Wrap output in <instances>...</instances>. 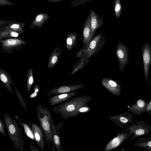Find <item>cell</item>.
<instances>
[{
    "mask_svg": "<svg viewBox=\"0 0 151 151\" xmlns=\"http://www.w3.org/2000/svg\"><path fill=\"white\" fill-rule=\"evenodd\" d=\"M91 17V35L93 37L96 30L101 27L104 24L103 19L93 10L89 12Z\"/></svg>",
    "mask_w": 151,
    "mask_h": 151,
    "instance_id": "d6986e66",
    "label": "cell"
},
{
    "mask_svg": "<svg viewBox=\"0 0 151 151\" xmlns=\"http://www.w3.org/2000/svg\"><path fill=\"white\" fill-rule=\"evenodd\" d=\"M124 131L133 134L129 139L132 140L136 138L141 136L147 135L151 131V127L147 122L143 120H139L130 124Z\"/></svg>",
    "mask_w": 151,
    "mask_h": 151,
    "instance_id": "277c9868",
    "label": "cell"
},
{
    "mask_svg": "<svg viewBox=\"0 0 151 151\" xmlns=\"http://www.w3.org/2000/svg\"><path fill=\"white\" fill-rule=\"evenodd\" d=\"M13 85L14 87V88H15L17 95L18 96V97L24 109V110L27 111V109H26V103L24 101V100L23 99V98L22 97V96L20 93L19 91V90L17 89L16 86L13 83Z\"/></svg>",
    "mask_w": 151,
    "mask_h": 151,
    "instance_id": "f546056e",
    "label": "cell"
},
{
    "mask_svg": "<svg viewBox=\"0 0 151 151\" xmlns=\"http://www.w3.org/2000/svg\"><path fill=\"white\" fill-rule=\"evenodd\" d=\"M20 124L23 126L24 132L26 135L35 141V139L32 129L26 124L19 121Z\"/></svg>",
    "mask_w": 151,
    "mask_h": 151,
    "instance_id": "83f0119b",
    "label": "cell"
},
{
    "mask_svg": "<svg viewBox=\"0 0 151 151\" xmlns=\"http://www.w3.org/2000/svg\"><path fill=\"white\" fill-rule=\"evenodd\" d=\"M110 120L122 128L128 127L134 123V119L131 112H125L109 117Z\"/></svg>",
    "mask_w": 151,
    "mask_h": 151,
    "instance_id": "ba28073f",
    "label": "cell"
},
{
    "mask_svg": "<svg viewBox=\"0 0 151 151\" xmlns=\"http://www.w3.org/2000/svg\"><path fill=\"white\" fill-rule=\"evenodd\" d=\"M113 10L116 17L119 18L122 14L120 0H114L113 1Z\"/></svg>",
    "mask_w": 151,
    "mask_h": 151,
    "instance_id": "4316f807",
    "label": "cell"
},
{
    "mask_svg": "<svg viewBox=\"0 0 151 151\" xmlns=\"http://www.w3.org/2000/svg\"><path fill=\"white\" fill-rule=\"evenodd\" d=\"M132 135L129 132L124 131L120 132L106 145L104 150L110 151L118 147L123 143L128 141Z\"/></svg>",
    "mask_w": 151,
    "mask_h": 151,
    "instance_id": "30bf717a",
    "label": "cell"
},
{
    "mask_svg": "<svg viewBox=\"0 0 151 151\" xmlns=\"http://www.w3.org/2000/svg\"><path fill=\"white\" fill-rule=\"evenodd\" d=\"M116 56L119 63L120 72L123 73L126 66L129 63L128 50L126 46L122 42H118L115 51Z\"/></svg>",
    "mask_w": 151,
    "mask_h": 151,
    "instance_id": "52a82bcc",
    "label": "cell"
},
{
    "mask_svg": "<svg viewBox=\"0 0 151 151\" xmlns=\"http://www.w3.org/2000/svg\"><path fill=\"white\" fill-rule=\"evenodd\" d=\"M0 44L3 51L10 54L15 51H19L26 43L19 38L13 37L0 40Z\"/></svg>",
    "mask_w": 151,
    "mask_h": 151,
    "instance_id": "8992f818",
    "label": "cell"
},
{
    "mask_svg": "<svg viewBox=\"0 0 151 151\" xmlns=\"http://www.w3.org/2000/svg\"><path fill=\"white\" fill-rule=\"evenodd\" d=\"M134 145L151 151V138L144 137L139 138L134 143Z\"/></svg>",
    "mask_w": 151,
    "mask_h": 151,
    "instance_id": "cb8c5ba5",
    "label": "cell"
},
{
    "mask_svg": "<svg viewBox=\"0 0 151 151\" xmlns=\"http://www.w3.org/2000/svg\"><path fill=\"white\" fill-rule=\"evenodd\" d=\"M148 102L146 99H139L135 103L130 106L128 109L130 112L136 115L139 116L145 112Z\"/></svg>",
    "mask_w": 151,
    "mask_h": 151,
    "instance_id": "e0dca14e",
    "label": "cell"
},
{
    "mask_svg": "<svg viewBox=\"0 0 151 151\" xmlns=\"http://www.w3.org/2000/svg\"><path fill=\"white\" fill-rule=\"evenodd\" d=\"M143 59L144 76L147 82H149L150 74L149 68L151 64V45L147 42H145L141 49Z\"/></svg>",
    "mask_w": 151,
    "mask_h": 151,
    "instance_id": "9c48e42d",
    "label": "cell"
},
{
    "mask_svg": "<svg viewBox=\"0 0 151 151\" xmlns=\"http://www.w3.org/2000/svg\"><path fill=\"white\" fill-rule=\"evenodd\" d=\"M64 124L62 122L56 125L54 123L52 126V136L55 148L58 151L62 150L60 138V130Z\"/></svg>",
    "mask_w": 151,
    "mask_h": 151,
    "instance_id": "9a60e30c",
    "label": "cell"
},
{
    "mask_svg": "<svg viewBox=\"0 0 151 151\" xmlns=\"http://www.w3.org/2000/svg\"><path fill=\"white\" fill-rule=\"evenodd\" d=\"M15 116V118H16V119H17L18 121H19V117L17 115H16Z\"/></svg>",
    "mask_w": 151,
    "mask_h": 151,
    "instance_id": "ab89813d",
    "label": "cell"
},
{
    "mask_svg": "<svg viewBox=\"0 0 151 151\" xmlns=\"http://www.w3.org/2000/svg\"><path fill=\"white\" fill-rule=\"evenodd\" d=\"M91 99V96H86L75 97L54 107L52 111L63 119H68L78 115V109L82 106L87 105Z\"/></svg>",
    "mask_w": 151,
    "mask_h": 151,
    "instance_id": "6da1fadb",
    "label": "cell"
},
{
    "mask_svg": "<svg viewBox=\"0 0 151 151\" xmlns=\"http://www.w3.org/2000/svg\"><path fill=\"white\" fill-rule=\"evenodd\" d=\"M13 5L16 6V5L8 0H0V5Z\"/></svg>",
    "mask_w": 151,
    "mask_h": 151,
    "instance_id": "836d02e7",
    "label": "cell"
},
{
    "mask_svg": "<svg viewBox=\"0 0 151 151\" xmlns=\"http://www.w3.org/2000/svg\"><path fill=\"white\" fill-rule=\"evenodd\" d=\"M37 114L40 127L44 133L49 150L55 151V147L52 132V126L54 122L51 113L47 108L38 104L37 106Z\"/></svg>",
    "mask_w": 151,
    "mask_h": 151,
    "instance_id": "7a4b0ae2",
    "label": "cell"
},
{
    "mask_svg": "<svg viewBox=\"0 0 151 151\" xmlns=\"http://www.w3.org/2000/svg\"><path fill=\"white\" fill-rule=\"evenodd\" d=\"M91 108L87 105L82 106L79 108L78 112L79 114L81 113H87L90 111Z\"/></svg>",
    "mask_w": 151,
    "mask_h": 151,
    "instance_id": "1f68e13d",
    "label": "cell"
},
{
    "mask_svg": "<svg viewBox=\"0 0 151 151\" xmlns=\"http://www.w3.org/2000/svg\"><path fill=\"white\" fill-rule=\"evenodd\" d=\"M103 86L113 95L116 96L120 95L121 93L120 85L111 78H104L101 81Z\"/></svg>",
    "mask_w": 151,
    "mask_h": 151,
    "instance_id": "4fadbf2b",
    "label": "cell"
},
{
    "mask_svg": "<svg viewBox=\"0 0 151 151\" xmlns=\"http://www.w3.org/2000/svg\"><path fill=\"white\" fill-rule=\"evenodd\" d=\"M31 126L35 141L41 150L42 151H44L45 147V139L43 131L40 127L34 123L31 124Z\"/></svg>",
    "mask_w": 151,
    "mask_h": 151,
    "instance_id": "5bb4252c",
    "label": "cell"
},
{
    "mask_svg": "<svg viewBox=\"0 0 151 151\" xmlns=\"http://www.w3.org/2000/svg\"><path fill=\"white\" fill-rule=\"evenodd\" d=\"M6 128V127L3 122L1 120L0 115V132L3 135L6 137V135L4 131Z\"/></svg>",
    "mask_w": 151,
    "mask_h": 151,
    "instance_id": "d6a6232c",
    "label": "cell"
},
{
    "mask_svg": "<svg viewBox=\"0 0 151 151\" xmlns=\"http://www.w3.org/2000/svg\"><path fill=\"white\" fill-rule=\"evenodd\" d=\"M29 147L32 151H39V150L38 148L33 145L30 144H29Z\"/></svg>",
    "mask_w": 151,
    "mask_h": 151,
    "instance_id": "74e56055",
    "label": "cell"
},
{
    "mask_svg": "<svg viewBox=\"0 0 151 151\" xmlns=\"http://www.w3.org/2000/svg\"><path fill=\"white\" fill-rule=\"evenodd\" d=\"M84 86L83 84L62 85L50 89L47 92V95L48 97H50L52 95L71 92L80 89Z\"/></svg>",
    "mask_w": 151,
    "mask_h": 151,
    "instance_id": "8fae6325",
    "label": "cell"
},
{
    "mask_svg": "<svg viewBox=\"0 0 151 151\" xmlns=\"http://www.w3.org/2000/svg\"><path fill=\"white\" fill-rule=\"evenodd\" d=\"M22 34L17 31L10 28L7 24L0 28V40L10 38H19V35Z\"/></svg>",
    "mask_w": 151,
    "mask_h": 151,
    "instance_id": "ac0fdd59",
    "label": "cell"
},
{
    "mask_svg": "<svg viewBox=\"0 0 151 151\" xmlns=\"http://www.w3.org/2000/svg\"><path fill=\"white\" fill-rule=\"evenodd\" d=\"M145 113L149 112L148 114H151V100L150 99L149 101L148 102L145 111Z\"/></svg>",
    "mask_w": 151,
    "mask_h": 151,
    "instance_id": "d590c367",
    "label": "cell"
},
{
    "mask_svg": "<svg viewBox=\"0 0 151 151\" xmlns=\"http://www.w3.org/2000/svg\"><path fill=\"white\" fill-rule=\"evenodd\" d=\"M78 33L73 32L67 35L66 46L67 49L70 51L76 44L77 40Z\"/></svg>",
    "mask_w": 151,
    "mask_h": 151,
    "instance_id": "603a6c76",
    "label": "cell"
},
{
    "mask_svg": "<svg viewBox=\"0 0 151 151\" xmlns=\"http://www.w3.org/2000/svg\"><path fill=\"white\" fill-rule=\"evenodd\" d=\"M50 17L49 14L46 13L42 12L38 14L29 24L32 29L37 27L39 29L42 28L44 23L47 21Z\"/></svg>",
    "mask_w": 151,
    "mask_h": 151,
    "instance_id": "44dd1931",
    "label": "cell"
},
{
    "mask_svg": "<svg viewBox=\"0 0 151 151\" xmlns=\"http://www.w3.org/2000/svg\"><path fill=\"white\" fill-rule=\"evenodd\" d=\"M92 37L91 33V17L89 14L83 24L82 42L83 49L85 50L87 49L89 43Z\"/></svg>",
    "mask_w": 151,
    "mask_h": 151,
    "instance_id": "7c38bea8",
    "label": "cell"
},
{
    "mask_svg": "<svg viewBox=\"0 0 151 151\" xmlns=\"http://www.w3.org/2000/svg\"><path fill=\"white\" fill-rule=\"evenodd\" d=\"M46 0L50 2L55 3V2H58L59 1H63L64 0Z\"/></svg>",
    "mask_w": 151,
    "mask_h": 151,
    "instance_id": "f35d334b",
    "label": "cell"
},
{
    "mask_svg": "<svg viewBox=\"0 0 151 151\" xmlns=\"http://www.w3.org/2000/svg\"><path fill=\"white\" fill-rule=\"evenodd\" d=\"M0 81L9 91L14 94L11 85L14 83L12 77L5 70L0 67Z\"/></svg>",
    "mask_w": 151,
    "mask_h": 151,
    "instance_id": "ffe728a7",
    "label": "cell"
},
{
    "mask_svg": "<svg viewBox=\"0 0 151 151\" xmlns=\"http://www.w3.org/2000/svg\"><path fill=\"white\" fill-rule=\"evenodd\" d=\"M76 57L77 58H80L85 57V52L83 48L79 50L77 54L76 55Z\"/></svg>",
    "mask_w": 151,
    "mask_h": 151,
    "instance_id": "e575fe53",
    "label": "cell"
},
{
    "mask_svg": "<svg viewBox=\"0 0 151 151\" xmlns=\"http://www.w3.org/2000/svg\"><path fill=\"white\" fill-rule=\"evenodd\" d=\"M92 0H73L70 3L72 7H77L82 5Z\"/></svg>",
    "mask_w": 151,
    "mask_h": 151,
    "instance_id": "f1b7e54d",
    "label": "cell"
},
{
    "mask_svg": "<svg viewBox=\"0 0 151 151\" xmlns=\"http://www.w3.org/2000/svg\"><path fill=\"white\" fill-rule=\"evenodd\" d=\"M106 41L102 33H98L93 37L87 49L86 50H84L85 57L89 58L96 54L104 46Z\"/></svg>",
    "mask_w": 151,
    "mask_h": 151,
    "instance_id": "5b68a950",
    "label": "cell"
},
{
    "mask_svg": "<svg viewBox=\"0 0 151 151\" xmlns=\"http://www.w3.org/2000/svg\"><path fill=\"white\" fill-rule=\"evenodd\" d=\"M33 70L29 68L28 70L26 78L27 88V93H29L34 83Z\"/></svg>",
    "mask_w": 151,
    "mask_h": 151,
    "instance_id": "484cf974",
    "label": "cell"
},
{
    "mask_svg": "<svg viewBox=\"0 0 151 151\" xmlns=\"http://www.w3.org/2000/svg\"><path fill=\"white\" fill-rule=\"evenodd\" d=\"M61 54V52L59 48L56 47L54 49L50 57L47 65L48 68H53L59 64L58 57Z\"/></svg>",
    "mask_w": 151,
    "mask_h": 151,
    "instance_id": "7402d4cb",
    "label": "cell"
},
{
    "mask_svg": "<svg viewBox=\"0 0 151 151\" xmlns=\"http://www.w3.org/2000/svg\"><path fill=\"white\" fill-rule=\"evenodd\" d=\"M40 90V86L38 85H36L34 86V91L30 94L29 96V98H35L37 97Z\"/></svg>",
    "mask_w": 151,
    "mask_h": 151,
    "instance_id": "4dcf8cb0",
    "label": "cell"
},
{
    "mask_svg": "<svg viewBox=\"0 0 151 151\" xmlns=\"http://www.w3.org/2000/svg\"><path fill=\"white\" fill-rule=\"evenodd\" d=\"M88 58L86 57L80 58L79 60L73 67L71 74L73 75L78 70L82 69L89 62Z\"/></svg>",
    "mask_w": 151,
    "mask_h": 151,
    "instance_id": "d4e9b609",
    "label": "cell"
},
{
    "mask_svg": "<svg viewBox=\"0 0 151 151\" xmlns=\"http://www.w3.org/2000/svg\"><path fill=\"white\" fill-rule=\"evenodd\" d=\"M12 21H6L0 19V28L11 22Z\"/></svg>",
    "mask_w": 151,
    "mask_h": 151,
    "instance_id": "8d00e7d4",
    "label": "cell"
},
{
    "mask_svg": "<svg viewBox=\"0 0 151 151\" xmlns=\"http://www.w3.org/2000/svg\"><path fill=\"white\" fill-rule=\"evenodd\" d=\"M79 91H74L71 92L61 93L51 97L47 103L50 106H54L61 102L65 101L71 97L76 95Z\"/></svg>",
    "mask_w": 151,
    "mask_h": 151,
    "instance_id": "2e32d148",
    "label": "cell"
},
{
    "mask_svg": "<svg viewBox=\"0 0 151 151\" xmlns=\"http://www.w3.org/2000/svg\"><path fill=\"white\" fill-rule=\"evenodd\" d=\"M4 118L8 136L14 146L17 150L25 151L22 133L18 124L6 113L4 114Z\"/></svg>",
    "mask_w": 151,
    "mask_h": 151,
    "instance_id": "3957f363",
    "label": "cell"
}]
</instances>
